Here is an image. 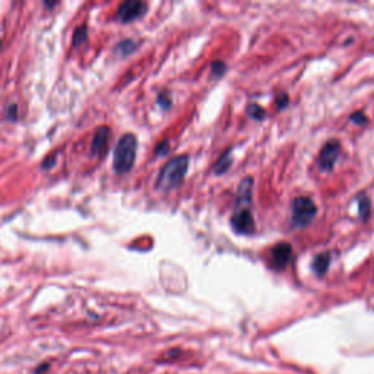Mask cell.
I'll list each match as a JSON object with an SVG mask.
<instances>
[{
	"instance_id": "17",
	"label": "cell",
	"mask_w": 374,
	"mask_h": 374,
	"mask_svg": "<svg viewBox=\"0 0 374 374\" xmlns=\"http://www.w3.org/2000/svg\"><path fill=\"white\" fill-rule=\"evenodd\" d=\"M158 103H159V106H161L162 109H165V110L171 107V98H170V95H168L167 92H161V94H159Z\"/></svg>"
},
{
	"instance_id": "10",
	"label": "cell",
	"mask_w": 374,
	"mask_h": 374,
	"mask_svg": "<svg viewBox=\"0 0 374 374\" xmlns=\"http://www.w3.org/2000/svg\"><path fill=\"white\" fill-rule=\"evenodd\" d=\"M330 263V254L329 253H320L316 256V259L313 260V270L316 275L322 276L326 273L328 267H329Z\"/></svg>"
},
{
	"instance_id": "13",
	"label": "cell",
	"mask_w": 374,
	"mask_h": 374,
	"mask_svg": "<svg viewBox=\"0 0 374 374\" xmlns=\"http://www.w3.org/2000/svg\"><path fill=\"white\" fill-rule=\"evenodd\" d=\"M136 47H137V44L133 40H125V41L117 44V51L122 56H127V54H130L136 50Z\"/></svg>"
},
{
	"instance_id": "21",
	"label": "cell",
	"mask_w": 374,
	"mask_h": 374,
	"mask_svg": "<svg viewBox=\"0 0 374 374\" xmlns=\"http://www.w3.org/2000/svg\"><path fill=\"white\" fill-rule=\"evenodd\" d=\"M6 116L9 120H16V116H18V107L15 104L9 106L7 107V111H6Z\"/></svg>"
},
{
	"instance_id": "3",
	"label": "cell",
	"mask_w": 374,
	"mask_h": 374,
	"mask_svg": "<svg viewBox=\"0 0 374 374\" xmlns=\"http://www.w3.org/2000/svg\"><path fill=\"white\" fill-rule=\"evenodd\" d=\"M317 215L316 203L310 198L301 196L292 202V225L303 228L307 227Z\"/></svg>"
},
{
	"instance_id": "6",
	"label": "cell",
	"mask_w": 374,
	"mask_h": 374,
	"mask_svg": "<svg viewBox=\"0 0 374 374\" xmlns=\"http://www.w3.org/2000/svg\"><path fill=\"white\" fill-rule=\"evenodd\" d=\"M292 247L289 243H278L270 250V263L276 270H284L291 262Z\"/></svg>"
},
{
	"instance_id": "1",
	"label": "cell",
	"mask_w": 374,
	"mask_h": 374,
	"mask_svg": "<svg viewBox=\"0 0 374 374\" xmlns=\"http://www.w3.org/2000/svg\"><path fill=\"white\" fill-rule=\"evenodd\" d=\"M187 168H189V156L187 155H180V156L170 159L164 165V168L161 170V173L158 176L156 184H155L156 189L168 192V190H173V189L178 187L184 180Z\"/></svg>"
},
{
	"instance_id": "16",
	"label": "cell",
	"mask_w": 374,
	"mask_h": 374,
	"mask_svg": "<svg viewBox=\"0 0 374 374\" xmlns=\"http://www.w3.org/2000/svg\"><path fill=\"white\" fill-rule=\"evenodd\" d=\"M225 72H227V65H225L224 62L217 60V62L212 63V75H214V76L220 78V76H222Z\"/></svg>"
},
{
	"instance_id": "8",
	"label": "cell",
	"mask_w": 374,
	"mask_h": 374,
	"mask_svg": "<svg viewBox=\"0 0 374 374\" xmlns=\"http://www.w3.org/2000/svg\"><path fill=\"white\" fill-rule=\"evenodd\" d=\"M109 140H110V129L107 126H100L94 134V139H92V145H91L92 155L100 158L106 154L107 146H109Z\"/></svg>"
},
{
	"instance_id": "15",
	"label": "cell",
	"mask_w": 374,
	"mask_h": 374,
	"mask_svg": "<svg viewBox=\"0 0 374 374\" xmlns=\"http://www.w3.org/2000/svg\"><path fill=\"white\" fill-rule=\"evenodd\" d=\"M247 111H249L250 117L256 119V120H263L264 114H266L263 109H260L257 104H250V106H249V109H247Z\"/></svg>"
},
{
	"instance_id": "2",
	"label": "cell",
	"mask_w": 374,
	"mask_h": 374,
	"mask_svg": "<svg viewBox=\"0 0 374 374\" xmlns=\"http://www.w3.org/2000/svg\"><path fill=\"white\" fill-rule=\"evenodd\" d=\"M137 140L132 133H126L120 137L114 149L113 167L117 174H126L132 170L134 159H136Z\"/></svg>"
},
{
	"instance_id": "11",
	"label": "cell",
	"mask_w": 374,
	"mask_h": 374,
	"mask_svg": "<svg viewBox=\"0 0 374 374\" xmlns=\"http://www.w3.org/2000/svg\"><path fill=\"white\" fill-rule=\"evenodd\" d=\"M230 165H231V151H225V154L221 155L220 159L215 162L214 171L221 176V174H224L230 168Z\"/></svg>"
},
{
	"instance_id": "18",
	"label": "cell",
	"mask_w": 374,
	"mask_h": 374,
	"mask_svg": "<svg viewBox=\"0 0 374 374\" xmlns=\"http://www.w3.org/2000/svg\"><path fill=\"white\" fill-rule=\"evenodd\" d=\"M288 95L286 94H279L278 97H276V106H278V110H284L286 106H288Z\"/></svg>"
},
{
	"instance_id": "12",
	"label": "cell",
	"mask_w": 374,
	"mask_h": 374,
	"mask_svg": "<svg viewBox=\"0 0 374 374\" xmlns=\"http://www.w3.org/2000/svg\"><path fill=\"white\" fill-rule=\"evenodd\" d=\"M358 208H360V217H361V220L366 221L367 217L370 215V200H369L367 196H364V195L358 196Z\"/></svg>"
},
{
	"instance_id": "7",
	"label": "cell",
	"mask_w": 374,
	"mask_h": 374,
	"mask_svg": "<svg viewBox=\"0 0 374 374\" xmlns=\"http://www.w3.org/2000/svg\"><path fill=\"white\" fill-rule=\"evenodd\" d=\"M231 227L239 234H251L254 233V220L247 209H240L233 215Z\"/></svg>"
},
{
	"instance_id": "19",
	"label": "cell",
	"mask_w": 374,
	"mask_h": 374,
	"mask_svg": "<svg viewBox=\"0 0 374 374\" xmlns=\"http://www.w3.org/2000/svg\"><path fill=\"white\" fill-rule=\"evenodd\" d=\"M351 122L357 123V125H366V123H367V117L364 116V113L358 111V113H354V114H352Z\"/></svg>"
},
{
	"instance_id": "5",
	"label": "cell",
	"mask_w": 374,
	"mask_h": 374,
	"mask_svg": "<svg viewBox=\"0 0 374 374\" xmlns=\"http://www.w3.org/2000/svg\"><path fill=\"white\" fill-rule=\"evenodd\" d=\"M341 154V145L338 140H330L328 142L323 149L320 151V155H319V159H317V164L320 167L322 171L325 173H330L335 167V162L338 159V156Z\"/></svg>"
},
{
	"instance_id": "9",
	"label": "cell",
	"mask_w": 374,
	"mask_h": 374,
	"mask_svg": "<svg viewBox=\"0 0 374 374\" xmlns=\"http://www.w3.org/2000/svg\"><path fill=\"white\" fill-rule=\"evenodd\" d=\"M251 190H253V180L250 177H246L239 186V195H237V205L244 206L250 205L251 202Z\"/></svg>"
},
{
	"instance_id": "4",
	"label": "cell",
	"mask_w": 374,
	"mask_h": 374,
	"mask_svg": "<svg viewBox=\"0 0 374 374\" xmlns=\"http://www.w3.org/2000/svg\"><path fill=\"white\" fill-rule=\"evenodd\" d=\"M146 12V4L143 1H137V0H127L123 1L119 9H117V18L119 21L123 23L132 22L134 19L140 18L142 15H145Z\"/></svg>"
},
{
	"instance_id": "20",
	"label": "cell",
	"mask_w": 374,
	"mask_h": 374,
	"mask_svg": "<svg viewBox=\"0 0 374 374\" xmlns=\"http://www.w3.org/2000/svg\"><path fill=\"white\" fill-rule=\"evenodd\" d=\"M168 149H170V143H168V140H164L156 146L155 152H156V155H165L168 152Z\"/></svg>"
},
{
	"instance_id": "14",
	"label": "cell",
	"mask_w": 374,
	"mask_h": 374,
	"mask_svg": "<svg viewBox=\"0 0 374 374\" xmlns=\"http://www.w3.org/2000/svg\"><path fill=\"white\" fill-rule=\"evenodd\" d=\"M85 40H87V26L81 25L73 32V47H78L79 44H82Z\"/></svg>"
},
{
	"instance_id": "22",
	"label": "cell",
	"mask_w": 374,
	"mask_h": 374,
	"mask_svg": "<svg viewBox=\"0 0 374 374\" xmlns=\"http://www.w3.org/2000/svg\"><path fill=\"white\" fill-rule=\"evenodd\" d=\"M44 4H45V6H48V7H54V6H56L57 3H56V1H53V3H48V1H44Z\"/></svg>"
}]
</instances>
